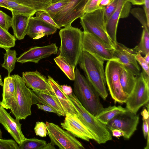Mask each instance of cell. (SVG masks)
<instances>
[{"instance_id": "cell-1", "label": "cell", "mask_w": 149, "mask_h": 149, "mask_svg": "<svg viewBox=\"0 0 149 149\" xmlns=\"http://www.w3.org/2000/svg\"><path fill=\"white\" fill-rule=\"evenodd\" d=\"M104 61L88 52L83 51L78 63L86 77L98 93L105 100L108 96L107 91Z\"/></svg>"}, {"instance_id": "cell-2", "label": "cell", "mask_w": 149, "mask_h": 149, "mask_svg": "<svg viewBox=\"0 0 149 149\" xmlns=\"http://www.w3.org/2000/svg\"><path fill=\"white\" fill-rule=\"evenodd\" d=\"M59 33L61 42L59 55L75 68L83 52V32L70 26L61 29Z\"/></svg>"}, {"instance_id": "cell-3", "label": "cell", "mask_w": 149, "mask_h": 149, "mask_svg": "<svg viewBox=\"0 0 149 149\" xmlns=\"http://www.w3.org/2000/svg\"><path fill=\"white\" fill-rule=\"evenodd\" d=\"M74 81L73 93L76 97L86 110L96 116L104 108L98 93L77 68Z\"/></svg>"}, {"instance_id": "cell-4", "label": "cell", "mask_w": 149, "mask_h": 149, "mask_svg": "<svg viewBox=\"0 0 149 149\" xmlns=\"http://www.w3.org/2000/svg\"><path fill=\"white\" fill-rule=\"evenodd\" d=\"M68 96L76 109L79 118L92 134L93 140L99 144L111 140V135L106 125L86 110L74 93Z\"/></svg>"}, {"instance_id": "cell-5", "label": "cell", "mask_w": 149, "mask_h": 149, "mask_svg": "<svg viewBox=\"0 0 149 149\" xmlns=\"http://www.w3.org/2000/svg\"><path fill=\"white\" fill-rule=\"evenodd\" d=\"M12 75L15 81L16 95L10 111L16 118L25 119L31 114V108L33 104L32 90L26 86L19 75Z\"/></svg>"}, {"instance_id": "cell-6", "label": "cell", "mask_w": 149, "mask_h": 149, "mask_svg": "<svg viewBox=\"0 0 149 149\" xmlns=\"http://www.w3.org/2000/svg\"><path fill=\"white\" fill-rule=\"evenodd\" d=\"M80 18L84 32L92 34L104 43L115 48V45L107 32L104 8L85 13Z\"/></svg>"}, {"instance_id": "cell-7", "label": "cell", "mask_w": 149, "mask_h": 149, "mask_svg": "<svg viewBox=\"0 0 149 149\" xmlns=\"http://www.w3.org/2000/svg\"><path fill=\"white\" fill-rule=\"evenodd\" d=\"M123 67L120 62L108 61L105 69L106 84L112 99L119 103H125L128 95L123 91L119 79L120 73Z\"/></svg>"}, {"instance_id": "cell-8", "label": "cell", "mask_w": 149, "mask_h": 149, "mask_svg": "<svg viewBox=\"0 0 149 149\" xmlns=\"http://www.w3.org/2000/svg\"><path fill=\"white\" fill-rule=\"evenodd\" d=\"M143 70L137 77L134 88L125 102L126 109L135 113L144 105L149 100V77Z\"/></svg>"}, {"instance_id": "cell-9", "label": "cell", "mask_w": 149, "mask_h": 149, "mask_svg": "<svg viewBox=\"0 0 149 149\" xmlns=\"http://www.w3.org/2000/svg\"><path fill=\"white\" fill-rule=\"evenodd\" d=\"M83 51L87 52L98 58L104 61H113L120 62L113 55L115 48L101 41L92 34L83 31Z\"/></svg>"}, {"instance_id": "cell-10", "label": "cell", "mask_w": 149, "mask_h": 149, "mask_svg": "<svg viewBox=\"0 0 149 149\" xmlns=\"http://www.w3.org/2000/svg\"><path fill=\"white\" fill-rule=\"evenodd\" d=\"M47 134L51 142L60 149H83L82 144L73 135L58 125L46 121Z\"/></svg>"}, {"instance_id": "cell-11", "label": "cell", "mask_w": 149, "mask_h": 149, "mask_svg": "<svg viewBox=\"0 0 149 149\" xmlns=\"http://www.w3.org/2000/svg\"><path fill=\"white\" fill-rule=\"evenodd\" d=\"M88 0H69L64 7L52 19L60 27L71 26L73 22L85 13L84 9Z\"/></svg>"}, {"instance_id": "cell-12", "label": "cell", "mask_w": 149, "mask_h": 149, "mask_svg": "<svg viewBox=\"0 0 149 149\" xmlns=\"http://www.w3.org/2000/svg\"><path fill=\"white\" fill-rule=\"evenodd\" d=\"M139 117L127 110L115 116L106 125L109 130L118 129L123 131L125 139H129L137 129Z\"/></svg>"}, {"instance_id": "cell-13", "label": "cell", "mask_w": 149, "mask_h": 149, "mask_svg": "<svg viewBox=\"0 0 149 149\" xmlns=\"http://www.w3.org/2000/svg\"><path fill=\"white\" fill-rule=\"evenodd\" d=\"M61 127L74 136L87 141L93 139V137L87 128L82 122L76 114L67 113Z\"/></svg>"}, {"instance_id": "cell-14", "label": "cell", "mask_w": 149, "mask_h": 149, "mask_svg": "<svg viewBox=\"0 0 149 149\" xmlns=\"http://www.w3.org/2000/svg\"><path fill=\"white\" fill-rule=\"evenodd\" d=\"M136 53L132 49L129 48L117 42L113 51V55L124 67L129 70L135 76L138 77L141 73L135 58Z\"/></svg>"}, {"instance_id": "cell-15", "label": "cell", "mask_w": 149, "mask_h": 149, "mask_svg": "<svg viewBox=\"0 0 149 149\" xmlns=\"http://www.w3.org/2000/svg\"><path fill=\"white\" fill-rule=\"evenodd\" d=\"M22 78L26 86L32 90L55 95L48 79L37 70L23 72Z\"/></svg>"}, {"instance_id": "cell-16", "label": "cell", "mask_w": 149, "mask_h": 149, "mask_svg": "<svg viewBox=\"0 0 149 149\" xmlns=\"http://www.w3.org/2000/svg\"><path fill=\"white\" fill-rule=\"evenodd\" d=\"M57 51L58 47L55 43L44 46L35 47L22 54L17 58V61L21 63L28 62L38 63L42 59L57 54Z\"/></svg>"}, {"instance_id": "cell-17", "label": "cell", "mask_w": 149, "mask_h": 149, "mask_svg": "<svg viewBox=\"0 0 149 149\" xmlns=\"http://www.w3.org/2000/svg\"><path fill=\"white\" fill-rule=\"evenodd\" d=\"M20 120L12 118L7 111L0 106V123L13 138L18 145L26 139L22 130Z\"/></svg>"}, {"instance_id": "cell-18", "label": "cell", "mask_w": 149, "mask_h": 149, "mask_svg": "<svg viewBox=\"0 0 149 149\" xmlns=\"http://www.w3.org/2000/svg\"><path fill=\"white\" fill-rule=\"evenodd\" d=\"M57 29L54 26L32 16L29 18L26 33L30 37L36 40L53 34Z\"/></svg>"}, {"instance_id": "cell-19", "label": "cell", "mask_w": 149, "mask_h": 149, "mask_svg": "<svg viewBox=\"0 0 149 149\" xmlns=\"http://www.w3.org/2000/svg\"><path fill=\"white\" fill-rule=\"evenodd\" d=\"M33 104L41 103L52 108L59 116H65L66 113L59 101L55 95L32 90Z\"/></svg>"}, {"instance_id": "cell-20", "label": "cell", "mask_w": 149, "mask_h": 149, "mask_svg": "<svg viewBox=\"0 0 149 149\" xmlns=\"http://www.w3.org/2000/svg\"><path fill=\"white\" fill-rule=\"evenodd\" d=\"M3 83L1 106L5 109H10L14 103L16 95L15 81L12 75L5 77Z\"/></svg>"}, {"instance_id": "cell-21", "label": "cell", "mask_w": 149, "mask_h": 149, "mask_svg": "<svg viewBox=\"0 0 149 149\" xmlns=\"http://www.w3.org/2000/svg\"><path fill=\"white\" fill-rule=\"evenodd\" d=\"M48 80L52 88L57 99L61 103L66 114L69 113L76 114L78 113L68 95L65 94L62 91L61 85L50 76H48Z\"/></svg>"}, {"instance_id": "cell-22", "label": "cell", "mask_w": 149, "mask_h": 149, "mask_svg": "<svg viewBox=\"0 0 149 149\" xmlns=\"http://www.w3.org/2000/svg\"><path fill=\"white\" fill-rule=\"evenodd\" d=\"M126 0H118L117 8L106 23L107 32L109 37L116 46L117 42L116 33L118 22L120 18L121 11Z\"/></svg>"}, {"instance_id": "cell-23", "label": "cell", "mask_w": 149, "mask_h": 149, "mask_svg": "<svg viewBox=\"0 0 149 149\" xmlns=\"http://www.w3.org/2000/svg\"><path fill=\"white\" fill-rule=\"evenodd\" d=\"M12 13L11 26L14 36L19 40L24 39L26 35V31L29 17L13 11Z\"/></svg>"}, {"instance_id": "cell-24", "label": "cell", "mask_w": 149, "mask_h": 149, "mask_svg": "<svg viewBox=\"0 0 149 149\" xmlns=\"http://www.w3.org/2000/svg\"><path fill=\"white\" fill-rule=\"evenodd\" d=\"M136 79L137 77L123 66L120 74L119 79L123 91L128 96L134 88Z\"/></svg>"}, {"instance_id": "cell-25", "label": "cell", "mask_w": 149, "mask_h": 149, "mask_svg": "<svg viewBox=\"0 0 149 149\" xmlns=\"http://www.w3.org/2000/svg\"><path fill=\"white\" fill-rule=\"evenodd\" d=\"M127 109L120 105L109 106L104 108L95 117L101 122L106 125L116 115L126 111Z\"/></svg>"}, {"instance_id": "cell-26", "label": "cell", "mask_w": 149, "mask_h": 149, "mask_svg": "<svg viewBox=\"0 0 149 149\" xmlns=\"http://www.w3.org/2000/svg\"><path fill=\"white\" fill-rule=\"evenodd\" d=\"M54 145L51 142L36 138L26 139L20 145L18 149H55Z\"/></svg>"}, {"instance_id": "cell-27", "label": "cell", "mask_w": 149, "mask_h": 149, "mask_svg": "<svg viewBox=\"0 0 149 149\" xmlns=\"http://www.w3.org/2000/svg\"><path fill=\"white\" fill-rule=\"evenodd\" d=\"M31 8L36 12L45 10L51 4V0H10Z\"/></svg>"}, {"instance_id": "cell-28", "label": "cell", "mask_w": 149, "mask_h": 149, "mask_svg": "<svg viewBox=\"0 0 149 149\" xmlns=\"http://www.w3.org/2000/svg\"><path fill=\"white\" fill-rule=\"evenodd\" d=\"M5 50L6 52L3 57L4 61L1 65L2 67L8 71V76H9L15 68V63L17 58L16 56L17 54L15 50H12L10 48L6 49Z\"/></svg>"}, {"instance_id": "cell-29", "label": "cell", "mask_w": 149, "mask_h": 149, "mask_svg": "<svg viewBox=\"0 0 149 149\" xmlns=\"http://www.w3.org/2000/svg\"><path fill=\"white\" fill-rule=\"evenodd\" d=\"M54 60L68 78L71 80H74L75 68L71 65L64 58L59 55L54 58Z\"/></svg>"}, {"instance_id": "cell-30", "label": "cell", "mask_w": 149, "mask_h": 149, "mask_svg": "<svg viewBox=\"0 0 149 149\" xmlns=\"http://www.w3.org/2000/svg\"><path fill=\"white\" fill-rule=\"evenodd\" d=\"M16 40L14 36L0 26V48L5 50L13 47Z\"/></svg>"}, {"instance_id": "cell-31", "label": "cell", "mask_w": 149, "mask_h": 149, "mask_svg": "<svg viewBox=\"0 0 149 149\" xmlns=\"http://www.w3.org/2000/svg\"><path fill=\"white\" fill-rule=\"evenodd\" d=\"M7 4L11 9V11L29 17L32 16L36 11L32 9L19 4L10 0H7Z\"/></svg>"}, {"instance_id": "cell-32", "label": "cell", "mask_w": 149, "mask_h": 149, "mask_svg": "<svg viewBox=\"0 0 149 149\" xmlns=\"http://www.w3.org/2000/svg\"><path fill=\"white\" fill-rule=\"evenodd\" d=\"M132 49L145 56L149 52V29L143 28L139 44Z\"/></svg>"}, {"instance_id": "cell-33", "label": "cell", "mask_w": 149, "mask_h": 149, "mask_svg": "<svg viewBox=\"0 0 149 149\" xmlns=\"http://www.w3.org/2000/svg\"><path fill=\"white\" fill-rule=\"evenodd\" d=\"M130 12L139 21L143 28L149 29V24L144 9L139 8H134L131 10Z\"/></svg>"}, {"instance_id": "cell-34", "label": "cell", "mask_w": 149, "mask_h": 149, "mask_svg": "<svg viewBox=\"0 0 149 149\" xmlns=\"http://www.w3.org/2000/svg\"><path fill=\"white\" fill-rule=\"evenodd\" d=\"M69 0H63L52 4L45 10L52 18L57 13L62 10L66 5Z\"/></svg>"}, {"instance_id": "cell-35", "label": "cell", "mask_w": 149, "mask_h": 149, "mask_svg": "<svg viewBox=\"0 0 149 149\" xmlns=\"http://www.w3.org/2000/svg\"><path fill=\"white\" fill-rule=\"evenodd\" d=\"M35 14L36 18L54 26L57 29H60L61 27L56 23L49 14L45 10L37 11Z\"/></svg>"}, {"instance_id": "cell-36", "label": "cell", "mask_w": 149, "mask_h": 149, "mask_svg": "<svg viewBox=\"0 0 149 149\" xmlns=\"http://www.w3.org/2000/svg\"><path fill=\"white\" fill-rule=\"evenodd\" d=\"M118 3V0H114L104 7V17L105 24L116 10Z\"/></svg>"}, {"instance_id": "cell-37", "label": "cell", "mask_w": 149, "mask_h": 149, "mask_svg": "<svg viewBox=\"0 0 149 149\" xmlns=\"http://www.w3.org/2000/svg\"><path fill=\"white\" fill-rule=\"evenodd\" d=\"M12 17L5 13L0 10V26L8 31L11 27Z\"/></svg>"}, {"instance_id": "cell-38", "label": "cell", "mask_w": 149, "mask_h": 149, "mask_svg": "<svg viewBox=\"0 0 149 149\" xmlns=\"http://www.w3.org/2000/svg\"><path fill=\"white\" fill-rule=\"evenodd\" d=\"M0 149H18V145L14 140L0 138Z\"/></svg>"}, {"instance_id": "cell-39", "label": "cell", "mask_w": 149, "mask_h": 149, "mask_svg": "<svg viewBox=\"0 0 149 149\" xmlns=\"http://www.w3.org/2000/svg\"><path fill=\"white\" fill-rule=\"evenodd\" d=\"M34 130L37 136L42 137H45L47 136V130L46 124L42 121H38L36 123Z\"/></svg>"}, {"instance_id": "cell-40", "label": "cell", "mask_w": 149, "mask_h": 149, "mask_svg": "<svg viewBox=\"0 0 149 149\" xmlns=\"http://www.w3.org/2000/svg\"><path fill=\"white\" fill-rule=\"evenodd\" d=\"M100 0H88L84 9L85 13L92 12L99 9L98 6Z\"/></svg>"}, {"instance_id": "cell-41", "label": "cell", "mask_w": 149, "mask_h": 149, "mask_svg": "<svg viewBox=\"0 0 149 149\" xmlns=\"http://www.w3.org/2000/svg\"><path fill=\"white\" fill-rule=\"evenodd\" d=\"M135 58L137 61L142 68L143 70L149 76V66L146 62L141 54L139 52H137Z\"/></svg>"}, {"instance_id": "cell-42", "label": "cell", "mask_w": 149, "mask_h": 149, "mask_svg": "<svg viewBox=\"0 0 149 149\" xmlns=\"http://www.w3.org/2000/svg\"><path fill=\"white\" fill-rule=\"evenodd\" d=\"M143 123L142 130L143 136L145 139H147V143L145 149L149 148V118L146 119L143 118H142Z\"/></svg>"}, {"instance_id": "cell-43", "label": "cell", "mask_w": 149, "mask_h": 149, "mask_svg": "<svg viewBox=\"0 0 149 149\" xmlns=\"http://www.w3.org/2000/svg\"><path fill=\"white\" fill-rule=\"evenodd\" d=\"M131 3L129 2L126 1L124 3L121 11L120 18L127 17L130 12Z\"/></svg>"}, {"instance_id": "cell-44", "label": "cell", "mask_w": 149, "mask_h": 149, "mask_svg": "<svg viewBox=\"0 0 149 149\" xmlns=\"http://www.w3.org/2000/svg\"><path fill=\"white\" fill-rule=\"evenodd\" d=\"M38 108L40 109L45 111L52 112L56 113V111L51 107L46 104L41 103H36V104Z\"/></svg>"}, {"instance_id": "cell-45", "label": "cell", "mask_w": 149, "mask_h": 149, "mask_svg": "<svg viewBox=\"0 0 149 149\" xmlns=\"http://www.w3.org/2000/svg\"><path fill=\"white\" fill-rule=\"evenodd\" d=\"M144 10L146 16L147 22L149 24V0H143Z\"/></svg>"}, {"instance_id": "cell-46", "label": "cell", "mask_w": 149, "mask_h": 149, "mask_svg": "<svg viewBox=\"0 0 149 149\" xmlns=\"http://www.w3.org/2000/svg\"><path fill=\"white\" fill-rule=\"evenodd\" d=\"M61 86L63 91L66 95L68 96L72 94V89L70 86L63 85H61Z\"/></svg>"}, {"instance_id": "cell-47", "label": "cell", "mask_w": 149, "mask_h": 149, "mask_svg": "<svg viewBox=\"0 0 149 149\" xmlns=\"http://www.w3.org/2000/svg\"><path fill=\"white\" fill-rule=\"evenodd\" d=\"M114 0H100L98 4L99 9L104 8L105 6L110 4Z\"/></svg>"}, {"instance_id": "cell-48", "label": "cell", "mask_w": 149, "mask_h": 149, "mask_svg": "<svg viewBox=\"0 0 149 149\" xmlns=\"http://www.w3.org/2000/svg\"><path fill=\"white\" fill-rule=\"evenodd\" d=\"M112 136L118 138L121 136H124V133L122 130L118 129H114L112 131Z\"/></svg>"}, {"instance_id": "cell-49", "label": "cell", "mask_w": 149, "mask_h": 149, "mask_svg": "<svg viewBox=\"0 0 149 149\" xmlns=\"http://www.w3.org/2000/svg\"><path fill=\"white\" fill-rule=\"evenodd\" d=\"M148 110L144 108L141 113V114L143 116V118L147 119L149 118V104L146 105V106Z\"/></svg>"}, {"instance_id": "cell-50", "label": "cell", "mask_w": 149, "mask_h": 149, "mask_svg": "<svg viewBox=\"0 0 149 149\" xmlns=\"http://www.w3.org/2000/svg\"><path fill=\"white\" fill-rule=\"evenodd\" d=\"M133 5H143V0H126Z\"/></svg>"}, {"instance_id": "cell-51", "label": "cell", "mask_w": 149, "mask_h": 149, "mask_svg": "<svg viewBox=\"0 0 149 149\" xmlns=\"http://www.w3.org/2000/svg\"><path fill=\"white\" fill-rule=\"evenodd\" d=\"M0 7L6 8L11 11L10 9L7 5V0H0Z\"/></svg>"}, {"instance_id": "cell-52", "label": "cell", "mask_w": 149, "mask_h": 149, "mask_svg": "<svg viewBox=\"0 0 149 149\" xmlns=\"http://www.w3.org/2000/svg\"><path fill=\"white\" fill-rule=\"evenodd\" d=\"M146 63L149 65V52L145 56L143 57Z\"/></svg>"}, {"instance_id": "cell-53", "label": "cell", "mask_w": 149, "mask_h": 149, "mask_svg": "<svg viewBox=\"0 0 149 149\" xmlns=\"http://www.w3.org/2000/svg\"><path fill=\"white\" fill-rule=\"evenodd\" d=\"M52 4L54 3L63 0H51Z\"/></svg>"}, {"instance_id": "cell-54", "label": "cell", "mask_w": 149, "mask_h": 149, "mask_svg": "<svg viewBox=\"0 0 149 149\" xmlns=\"http://www.w3.org/2000/svg\"><path fill=\"white\" fill-rule=\"evenodd\" d=\"M3 82L2 81V78L1 74H0V85L1 86H2L3 85Z\"/></svg>"}, {"instance_id": "cell-55", "label": "cell", "mask_w": 149, "mask_h": 149, "mask_svg": "<svg viewBox=\"0 0 149 149\" xmlns=\"http://www.w3.org/2000/svg\"><path fill=\"white\" fill-rule=\"evenodd\" d=\"M1 101L0 100V106H1ZM2 132L0 128V138H2Z\"/></svg>"}]
</instances>
